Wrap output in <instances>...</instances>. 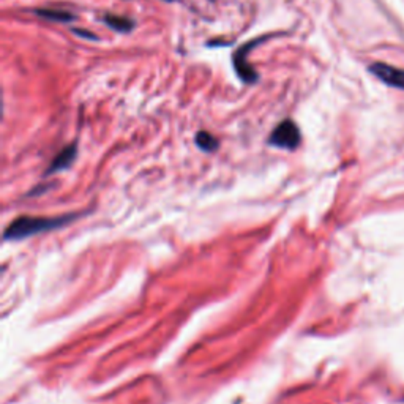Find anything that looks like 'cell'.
I'll use <instances>...</instances> for the list:
<instances>
[{"instance_id": "obj_1", "label": "cell", "mask_w": 404, "mask_h": 404, "mask_svg": "<svg viewBox=\"0 0 404 404\" xmlns=\"http://www.w3.org/2000/svg\"><path fill=\"white\" fill-rule=\"evenodd\" d=\"M76 218V215H62V216H20L11 221L5 229V240H22L32 235L54 231L65 225H68Z\"/></svg>"}, {"instance_id": "obj_2", "label": "cell", "mask_w": 404, "mask_h": 404, "mask_svg": "<svg viewBox=\"0 0 404 404\" xmlns=\"http://www.w3.org/2000/svg\"><path fill=\"white\" fill-rule=\"evenodd\" d=\"M300 141H301L300 130L292 120H285V122H281L269 137L270 146L285 150L297 149Z\"/></svg>"}, {"instance_id": "obj_3", "label": "cell", "mask_w": 404, "mask_h": 404, "mask_svg": "<svg viewBox=\"0 0 404 404\" xmlns=\"http://www.w3.org/2000/svg\"><path fill=\"white\" fill-rule=\"evenodd\" d=\"M264 40H265V37L248 41V43L244 45L242 47H239L237 52L234 54V68H235V71H237V76L240 77V80L246 84H253V82L257 81V73L251 65H248L250 50L256 47L257 45H261Z\"/></svg>"}, {"instance_id": "obj_4", "label": "cell", "mask_w": 404, "mask_h": 404, "mask_svg": "<svg viewBox=\"0 0 404 404\" xmlns=\"http://www.w3.org/2000/svg\"><path fill=\"white\" fill-rule=\"evenodd\" d=\"M370 71L377 77V80H381L382 82L387 84V86L404 90V70L379 62V63H373L370 66Z\"/></svg>"}, {"instance_id": "obj_5", "label": "cell", "mask_w": 404, "mask_h": 404, "mask_svg": "<svg viewBox=\"0 0 404 404\" xmlns=\"http://www.w3.org/2000/svg\"><path fill=\"white\" fill-rule=\"evenodd\" d=\"M76 155H77L76 144H70L68 147L60 150V152L56 155V158L52 160L51 166L47 167L46 176H50V174H54V172H59V171H63V170H66V167H70L71 165H73Z\"/></svg>"}, {"instance_id": "obj_6", "label": "cell", "mask_w": 404, "mask_h": 404, "mask_svg": "<svg viewBox=\"0 0 404 404\" xmlns=\"http://www.w3.org/2000/svg\"><path fill=\"white\" fill-rule=\"evenodd\" d=\"M103 22L107 27L116 30L119 33H128L135 29L136 22L131 20L128 16H120V15H105L103 16Z\"/></svg>"}, {"instance_id": "obj_7", "label": "cell", "mask_w": 404, "mask_h": 404, "mask_svg": "<svg viewBox=\"0 0 404 404\" xmlns=\"http://www.w3.org/2000/svg\"><path fill=\"white\" fill-rule=\"evenodd\" d=\"M35 15L43 17L45 21H51V22H73L76 20V16L70 11H63V10H47V8H41L35 11Z\"/></svg>"}, {"instance_id": "obj_8", "label": "cell", "mask_w": 404, "mask_h": 404, "mask_svg": "<svg viewBox=\"0 0 404 404\" xmlns=\"http://www.w3.org/2000/svg\"><path fill=\"white\" fill-rule=\"evenodd\" d=\"M196 146L202 150V152H215L218 149V140L210 135L209 131H199L196 135Z\"/></svg>"}, {"instance_id": "obj_9", "label": "cell", "mask_w": 404, "mask_h": 404, "mask_svg": "<svg viewBox=\"0 0 404 404\" xmlns=\"http://www.w3.org/2000/svg\"><path fill=\"white\" fill-rule=\"evenodd\" d=\"M73 32L77 35V37H81V38H86V40H96V35L92 33V32H87V30H81V29H75Z\"/></svg>"}, {"instance_id": "obj_10", "label": "cell", "mask_w": 404, "mask_h": 404, "mask_svg": "<svg viewBox=\"0 0 404 404\" xmlns=\"http://www.w3.org/2000/svg\"><path fill=\"white\" fill-rule=\"evenodd\" d=\"M165 2H174V0H165Z\"/></svg>"}]
</instances>
